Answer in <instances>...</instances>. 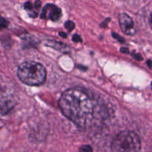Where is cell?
<instances>
[{
    "label": "cell",
    "instance_id": "obj_8",
    "mask_svg": "<svg viewBox=\"0 0 152 152\" xmlns=\"http://www.w3.org/2000/svg\"><path fill=\"white\" fill-rule=\"evenodd\" d=\"M46 45L53 48L59 50V52H61V53H68L71 51V49H70L69 46L62 42H58L55 41H50L46 43Z\"/></svg>",
    "mask_w": 152,
    "mask_h": 152
},
{
    "label": "cell",
    "instance_id": "obj_5",
    "mask_svg": "<svg viewBox=\"0 0 152 152\" xmlns=\"http://www.w3.org/2000/svg\"><path fill=\"white\" fill-rule=\"evenodd\" d=\"M118 21L122 31L127 35H134L136 31L133 19L127 13H121L118 16Z\"/></svg>",
    "mask_w": 152,
    "mask_h": 152
},
{
    "label": "cell",
    "instance_id": "obj_10",
    "mask_svg": "<svg viewBox=\"0 0 152 152\" xmlns=\"http://www.w3.org/2000/svg\"><path fill=\"white\" fill-rule=\"evenodd\" d=\"M65 27L68 31H71L75 27V25H74V22L72 21H67L65 23Z\"/></svg>",
    "mask_w": 152,
    "mask_h": 152
},
{
    "label": "cell",
    "instance_id": "obj_4",
    "mask_svg": "<svg viewBox=\"0 0 152 152\" xmlns=\"http://www.w3.org/2000/svg\"><path fill=\"white\" fill-rule=\"evenodd\" d=\"M62 16V10L53 4H47L41 13V18L44 19H49L53 22H56Z\"/></svg>",
    "mask_w": 152,
    "mask_h": 152
},
{
    "label": "cell",
    "instance_id": "obj_7",
    "mask_svg": "<svg viewBox=\"0 0 152 152\" xmlns=\"http://www.w3.org/2000/svg\"><path fill=\"white\" fill-rule=\"evenodd\" d=\"M42 2L40 0H34V2L28 1L24 4V8L28 12V15L31 18H36L39 14L41 8Z\"/></svg>",
    "mask_w": 152,
    "mask_h": 152
},
{
    "label": "cell",
    "instance_id": "obj_13",
    "mask_svg": "<svg viewBox=\"0 0 152 152\" xmlns=\"http://www.w3.org/2000/svg\"><path fill=\"white\" fill-rule=\"evenodd\" d=\"M113 37H114L115 39H118V41L121 42H125V39L123 38V37H121L120 36L117 35V34H115V33H113Z\"/></svg>",
    "mask_w": 152,
    "mask_h": 152
},
{
    "label": "cell",
    "instance_id": "obj_15",
    "mask_svg": "<svg viewBox=\"0 0 152 152\" xmlns=\"http://www.w3.org/2000/svg\"><path fill=\"white\" fill-rule=\"evenodd\" d=\"M59 35H60L61 37H67L66 34H65V33H63V32H60V33H59Z\"/></svg>",
    "mask_w": 152,
    "mask_h": 152
},
{
    "label": "cell",
    "instance_id": "obj_11",
    "mask_svg": "<svg viewBox=\"0 0 152 152\" xmlns=\"http://www.w3.org/2000/svg\"><path fill=\"white\" fill-rule=\"evenodd\" d=\"M79 152H93V149H92L90 145H83L80 148V151Z\"/></svg>",
    "mask_w": 152,
    "mask_h": 152
},
{
    "label": "cell",
    "instance_id": "obj_14",
    "mask_svg": "<svg viewBox=\"0 0 152 152\" xmlns=\"http://www.w3.org/2000/svg\"><path fill=\"white\" fill-rule=\"evenodd\" d=\"M121 51L123 52V53H129V50H128V49H126V48H122Z\"/></svg>",
    "mask_w": 152,
    "mask_h": 152
},
{
    "label": "cell",
    "instance_id": "obj_16",
    "mask_svg": "<svg viewBox=\"0 0 152 152\" xmlns=\"http://www.w3.org/2000/svg\"><path fill=\"white\" fill-rule=\"evenodd\" d=\"M150 25H151V28H152V13H151V16H150Z\"/></svg>",
    "mask_w": 152,
    "mask_h": 152
},
{
    "label": "cell",
    "instance_id": "obj_6",
    "mask_svg": "<svg viewBox=\"0 0 152 152\" xmlns=\"http://www.w3.org/2000/svg\"><path fill=\"white\" fill-rule=\"evenodd\" d=\"M16 105L14 98L0 88V114L8 113Z\"/></svg>",
    "mask_w": 152,
    "mask_h": 152
},
{
    "label": "cell",
    "instance_id": "obj_1",
    "mask_svg": "<svg viewBox=\"0 0 152 152\" xmlns=\"http://www.w3.org/2000/svg\"><path fill=\"white\" fill-rule=\"evenodd\" d=\"M62 114L82 129L87 127L94 118L95 104L82 89L70 88L63 92L59 100Z\"/></svg>",
    "mask_w": 152,
    "mask_h": 152
},
{
    "label": "cell",
    "instance_id": "obj_3",
    "mask_svg": "<svg viewBox=\"0 0 152 152\" xmlns=\"http://www.w3.org/2000/svg\"><path fill=\"white\" fill-rule=\"evenodd\" d=\"M111 152H140V137L132 131H123L114 137L111 142Z\"/></svg>",
    "mask_w": 152,
    "mask_h": 152
},
{
    "label": "cell",
    "instance_id": "obj_9",
    "mask_svg": "<svg viewBox=\"0 0 152 152\" xmlns=\"http://www.w3.org/2000/svg\"><path fill=\"white\" fill-rule=\"evenodd\" d=\"M9 25L8 21L6 20L4 17L0 13V30L3 29V28H6Z\"/></svg>",
    "mask_w": 152,
    "mask_h": 152
},
{
    "label": "cell",
    "instance_id": "obj_2",
    "mask_svg": "<svg viewBox=\"0 0 152 152\" xmlns=\"http://www.w3.org/2000/svg\"><path fill=\"white\" fill-rule=\"evenodd\" d=\"M17 75L19 80L29 86L43 84L46 80V70L42 65L35 61H26L18 68Z\"/></svg>",
    "mask_w": 152,
    "mask_h": 152
},
{
    "label": "cell",
    "instance_id": "obj_12",
    "mask_svg": "<svg viewBox=\"0 0 152 152\" xmlns=\"http://www.w3.org/2000/svg\"><path fill=\"white\" fill-rule=\"evenodd\" d=\"M72 39H73V41H74V42H83L81 37H80L78 34H75V35L73 37Z\"/></svg>",
    "mask_w": 152,
    "mask_h": 152
}]
</instances>
